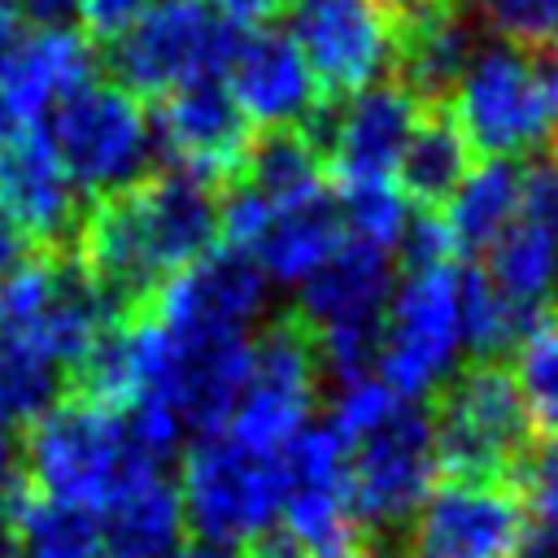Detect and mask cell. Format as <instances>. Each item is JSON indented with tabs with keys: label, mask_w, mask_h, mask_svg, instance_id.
I'll use <instances>...</instances> for the list:
<instances>
[{
	"label": "cell",
	"mask_w": 558,
	"mask_h": 558,
	"mask_svg": "<svg viewBox=\"0 0 558 558\" xmlns=\"http://www.w3.org/2000/svg\"><path fill=\"white\" fill-rule=\"evenodd\" d=\"M222 187L187 170H148L140 183L87 205L74 257L118 318L153 296L218 244Z\"/></svg>",
	"instance_id": "6da1fadb"
},
{
	"label": "cell",
	"mask_w": 558,
	"mask_h": 558,
	"mask_svg": "<svg viewBox=\"0 0 558 558\" xmlns=\"http://www.w3.org/2000/svg\"><path fill=\"white\" fill-rule=\"evenodd\" d=\"M153 466L161 462L135 445L126 414L74 392L39 414L22 445V484L35 497L87 514H100L140 471Z\"/></svg>",
	"instance_id": "7a4b0ae2"
},
{
	"label": "cell",
	"mask_w": 558,
	"mask_h": 558,
	"mask_svg": "<svg viewBox=\"0 0 558 558\" xmlns=\"http://www.w3.org/2000/svg\"><path fill=\"white\" fill-rule=\"evenodd\" d=\"M423 405L436 436V462L453 480L510 484L514 466L536 445L510 362L466 357Z\"/></svg>",
	"instance_id": "3957f363"
},
{
	"label": "cell",
	"mask_w": 558,
	"mask_h": 558,
	"mask_svg": "<svg viewBox=\"0 0 558 558\" xmlns=\"http://www.w3.org/2000/svg\"><path fill=\"white\" fill-rule=\"evenodd\" d=\"M183 523L201 541L248 549L275 532L283 510V453H262L227 427L196 436L183 458Z\"/></svg>",
	"instance_id": "277c9868"
},
{
	"label": "cell",
	"mask_w": 558,
	"mask_h": 558,
	"mask_svg": "<svg viewBox=\"0 0 558 558\" xmlns=\"http://www.w3.org/2000/svg\"><path fill=\"white\" fill-rule=\"evenodd\" d=\"M240 26H231L214 0H153L135 26H126L105 65L131 96H170L192 83H209L227 70Z\"/></svg>",
	"instance_id": "5b68a950"
},
{
	"label": "cell",
	"mask_w": 558,
	"mask_h": 558,
	"mask_svg": "<svg viewBox=\"0 0 558 558\" xmlns=\"http://www.w3.org/2000/svg\"><path fill=\"white\" fill-rule=\"evenodd\" d=\"M44 122L48 144L57 148L70 183L78 187V196H87V205L140 183L153 170L157 140L148 109L118 83L92 78L87 87L65 96Z\"/></svg>",
	"instance_id": "8992f818"
},
{
	"label": "cell",
	"mask_w": 558,
	"mask_h": 558,
	"mask_svg": "<svg viewBox=\"0 0 558 558\" xmlns=\"http://www.w3.org/2000/svg\"><path fill=\"white\" fill-rule=\"evenodd\" d=\"M445 105L462 126L471 153L510 161L519 153L558 144V105L549 100L536 61L519 48H480Z\"/></svg>",
	"instance_id": "52a82bcc"
},
{
	"label": "cell",
	"mask_w": 558,
	"mask_h": 558,
	"mask_svg": "<svg viewBox=\"0 0 558 558\" xmlns=\"http://www.w3.org/2000/svg\"><path fill=\"white\" fill-rule=\"evenodd\" d=\"M458 283H462V266L445 262V266L405 270V283L388 296L375 366L379 379L401 401H427L458 371V349H462Z\"/></svg>",
	"instance_id": "ba28073f"
},
{
	"label": "cell",
	"mask_w": 558,
	"mask_h": 558,
	"mask_svg": "<svg viewBox=\"0 0 558 558\" xmlns=\"http://www.w3.org/2000/svg\"><path fill=\"white\" fill-rule=\"evenodd\" d=\"M323 384V357L314 331L296 310L275 314L266 331L248 344V379L227 432L262 453H283L305 427Z\"/></svg>",
	"instance_id": "9c48e42d"
},
{
	"label": "cell",
	"mask_w": 558,
	"mask_h": 558,
	"mask_svg": "<svg viewBox=\"0 0 558 558\" xmlns=\"http://www.w3.org/2000/svg\"><path fill=\"white\" fill-rule=\"evenodd\" d=\"M436 436L423 401H397L349 445V497L366 532H397L436 484Z\"/></svg>",
	"instance_id": "30bf717a"
},
{
	"label": "cell",
	"mask_w": 558,
	"mask_h": 558,
	"mask_svg": "<svg viewBox=\"0 0 558 558\" xmlns=\"http://www.w3.org/2000/svg\"><path fill=\"white\" fill-rule=\"evenodd\" d=\"M292 39L310 61L327 105L357 96L397 61V13L384 0H283Z\"/></svg>",
	"instance_id": "8fae6325"
},
{
	"label": "cell",
	"mask_w": 558,
	"mask_h": 558,
	"mask_svg": "<svg viewBox=\"0 0 558 558\" xmlns=\"http://www.w3.org/2000/svg\"><path fill=\"white\" fill-rule=\"evenodd\" d=\"M418 109L423 100L405 92L397 78H388L318 113V122L310 126V140L318 144L323 170L340 183V192L392 183L401 148L418 122Z\"/></svg>",
	"instance_id": "7c38bea8"
},
{
	"label": "cell",
	"mask_w": 558,
	"mask_h": 558,
	"mask_svg": "<svg viewBox=\"0 0 558 558\" xmlns=\"http://www.w3.org/2000/svg\"><path fill=\"white\" fill-rule=\"evenodd\" d=\"M523 506L501 480H453L432 484L414 519L405 523L410 558H519Z\"/></svg>",
	"instance_id": "4fadbf2b"
},
{
	"label": "cell",
	"mask_w": 558,
	"mask_h": 558,
	"mask_svg": "<svg viewBox=\"0 0 558 558\" xmlns=\"http://www.w3.org/2000/svg\"><path fill=\"white\" fill-rule=\"evenodd\" d=\"M222 74V87L231 92L240 113L266 131H310L327 109V96L288 31H244Z\"/></svg>",
	"instance_id": "5bb4252c"
},
{
	"label": "cell",
	"mask_w": 558,
	"mask_h": 558,
	"mask_svg": "<svg viewBox=\"0 0 558 558\" xmlns=\"http://www.w3.org/2000/svg\"><path fill=\"white\" fill-rule=\"evenodd\" d=\"M148 122L170 166L214 187H227L240 174L244 153L253 144V122L240 113V105L218 78L161 96Z\"/></svg>",
	"instance_id": "9a60e30c"
},
{
	"label": "cell",
	"mask_w": 558,
	"mask_h": 558,
	"mask_svg": "<svg viewBox=\"0 0 558 558\" xmlns=\"http://www.w3.org/2000/svg\"><path fill=\"white\" fill-rule=\"evenodd\" d=\"M0 201L31 244L44 253H74L87 205L70 183L44 126H22L0 148Z\"/></svg>",
	"instance_id": "2e32d148"
},
{
	"label": "cell",
	"mask_w": 558,
	"mask_h": 558,
	"mask_svg": "<svg viewBox=\"0 0 558 558\" xmlns=\"http://www.w3.org/2000/svg\"><path fill=\"white\" fill-rule=\"evenodd\" d=\"M266 310V275L235 248H214L183 275H174L148 305V314L179 336L240 331Z\"/></svg>",
	"instance_id": "e0dca14e"
},
{
	"label": "cell",
	"mask_w": 558,
	"mask_h": 558,
	"mask_svg": "<svg viewBox=\"0 0 558 558\" xmlns=\"http://www.w3.org/2000/svg\"><path fill=\"white\" fill-rule=\"evenodd\" d=\"M475 17L462 0H432L397 17V61L392 78L423 105H445L466 61L480 52Z\"/></svg>",
	"instance_id": "ac0fdd59"
},
{
	"label": "cell",
	"mask_w": 558,
	"mask_h": 558,
	"mask_svg": "<svg viewBox=\"0 0 558 558\" xmlns=\"http://www.w3.org/2000/svg\"><path fill=\"white\" fill-rule=\"evenodd\" d=\"M96 78V52L87 44V35L70 31V26H57V31H35L4 87H0V100L9 109V118L22 126H44V118L65 100L74 96L78 87H87Z\"/></svg>",
	"instance_id": "d6986e66"
},
{
	"label": "cell",
	"mask_w": 558,
	"mask_h": 558,
	"mask_svg": "<svg viewBox=\"0 0 558 558\" xmlns=\"http://www.w3.org/2000/svg\"><path fill=\"white\" fill-rule=\"evenodd\" d=\"M96 519V558H179L183 549V501L166 466L140 471Z\"/></svg>",
	"instance_id": "ffe728a7"
},
{
	"label": "cell",
	"mask_w": 558,
	"mask_h": 558,
	"mask_svg": "<svg viewBox=\"0 0 558 558\" xmlns=\"http://www.w3.org/2000/svg\"><path fill=\"white\" fill-rule=\"evenodd\" d=\"M340 244H344L340 201L331 192H318L310 201L275 209L266 231L244 257H253L257 270L275 283H305Z\"/></svg>",
	"instance_id": "44dd1931"
},
{
	"label": "cell",
	"mask_w": 558,
	"mask_h": 558,
	"mask_svg": "<svg viewBox=\"0 0 558 558\" xmlns=\"http://www.w3.org/2000/svg\"><path fill=\"white\" fill-rule=\"evenodd\" d=\"M471 174V144L449 105H423L397 161V192L418 214H440Z\"/></svg>",
	"instance_id": "7402d4cb"
},
{
	"label": "cell",
	"mask_w": 558,
	"mask_h": 558,
	"mask_svg": "<svg viewBox=\"0 0 558 558\" xmlns=\"http://www.w3.org/2000/svg\"><path fill=\"white\" fill-rule=\"evenodd\" d=\"M519 201H523V170L501 161V157H484L480 166H471V174L462 179V187L453 192V201L440 209L445 227L453 235L458 253H488L501 231L519 218Z\"/></svg>",
	"instance_id": "603a6c76"
},
{
	"label": "cell",
	"mask_w": 558,
	"mask_h": 558,
	"mask_svg": "<svg viewBox=\"0 0 558 558\" xmlns=\"http://www.w3.org/2000/svg\"><path fill=\"white\" fill-rule=\"evenodd\" d=\"M231 183L248 187L270 209H283V205L327 192V170H323V153L310 140V131H262L253 135L244 166Z\"/></svg>",
	"instance_id": "cb8c5ba5"
},
{
	"label": "cell",
	"mask_w": 558,
	"mask_h": 558,
	"mask_svg": "<svg viewBox=\"0 0 558 558\" xmlns=\"http://www.w3.org/2000/svg\"><path fill=\"white\" fill-rule=\"evenodd\" d=\"M9 523L17 541V558H96L100 519L48 497H35L26 484L9 497Z\"/></svg>",
	"instance_id": "d4e9b609"
},
{
	"label": "cell",
	"mask_w": 558,
	"mask_h": 558,
	"mask_svg": "<svg viewBox=\"0 0 558 558\" xmlns=\"http://www.w3.org/2000/svg\"><path fill=\"white\" fill-rule=\"evenodd\" d=\"M514 384L536 440H558V301H549L514 344Z\"/></svg>",
	"instance_id": "484cf974"
},
{
	"label": "cell",
	"mask_w": 558,
	"mask_h": 558,
	"mask_svg": "<svg viewBox=\"0 0 558 558\" xmlns=\"http://www.w3.org/2000/svg\"><path fill=\"white\" fill-rule=\"evenodd\" d=\"M475 26L527 57L558 48V0H462Z\"/></svg>",
	"instance_id": "4316f807"
},
{
	"label": "cell",
	"mask_w": 558,
	"mask_h": 558,
	"mask_svg": "<svg viewBox=\"0 0 558 558\" xmlns=\"http://www.w3.org/2000/svg\"><path fill=\"white\" fill-rule=\"evenodd\" d=\"M527 527L558 536V440H536L510 475Z\"/></svg>",
	"instance_id": "83f0119b"
},
{
	"label": "cell",
	"mask_w": 558,
	"mask_h": 558,
	"mask_svg": "<svg viewBox=\"0 0 558 558\" xmlns=\"http://www.w3.org/2000/svg\"><path fill=\"white\" fill-rule=\"evenodd\" d=\"M153 0H78V22L92 39H105L113 44L126 26L140 22V13L148 9Z\"/></svg>",
	"instance_id": "f1b7e54d"
},
{
	"label": "cell",
	"mask_w": 558,
	"mask_h": 558,
	"mask_svg": "<svg viewBox=\"0 0 558 558\" xmlns=\"http://www.w3.org/2000/svg\"><path fill=\"white\" fill-rule=\"evenodd\" d=\"M13 13L35 22L39 31H57L70 17H78V0H13Z\"/></svg>",
	"instance_id": "f546056e"
},
{
	"label": "cell",
	"mask_w": 558,
	"mask_h": 558,
	"mask_svg": "<svg viewBox=\"0 0 558 558\" xmlns=\"http://www.w3.org/2000/svg\"><path fill=\"white\" fill-rule=\"evenodd\" d=\"M26 257H35V253H31V240L22 235V227L13 222L9 205L0 201V279H4L9 270H17Z\"/></svg>",
	"instance_id": "4dcf8cb0"
},
{
	"label": "cell",
	"mask_w": 558,
	"mask_h": 558,
	"mask_svg": "<svg viewBox=\"0 0 558 558\" xmlns=\"http://www.w3.org/2000/svg\"><path fill=\"white\" fill-rule=\"evenodd\" d=\"M218 4V13L231 22V26H266V17H275L279 9H283V0H214Z\"/></svg>",
	"instance_id": "1f68e13d"
},
{
	"label": "cell",
	"mask_w": 558,
	"mask_h": 558,
	"mask_svg": "<svg viewBox=\"0 0 558 558\" xmlns=\"http://www.w3.org/2000/svg\"><path fill=\"white\" fill-rule=\"evenodd\" d=\"M22 44H26V31H22V17L9 9V4H0V87H4V78H9V70H13V61H17V52H22Z\"/></svg>",
	"instance_id": "d6a6232c"
},
{
	"label": "cell",
	"mask_w": 558,
	"mask_h": 558,
	"mask_svg": "<svg viewBox=\"0 0 558 558\" xmlns=\"http://www.w3.org/2000/svg\"><path fill=\"white\" fill-rule=\"evenodd\" d=\"M357 558H410V554H405V541L397 532H371L366 545L357 549Z\"/></svg>",
	"instance_id": "836d02e7"
},
{
	"label": "cell",
	"mask_w": 558,
	"mask_h": 558,
	"mask_svg": "<svg viewBox=\"0 0 558 558\" xmlns=\"http://www.w3.org/2000/svg\"><path fill=\"white\" fill-rule=\"evenodd\" d=\"M179 558H244V549H235V545H218V541H183V549H179Z\"/></svg>",
	"instance_id": "e575fe53"
},
{
	"label": "cell",
	"mask_w": 558,
	"mask_h": 558,
	"mask_svg": "<svg viewBox=\"0 0 558 558\" xmlns=\"http://www.w3.org/2000/svg\"><path fill=\"white\" fill-rule=\"evenodd\" d=\"M244 558H296V549L283 541V532H270V536L253 541V545L244 549Z\"/></svg>",
	"instance_id": "d590c367"
},
{
	"label": "cell",
	"mask_w": 558,
	"mask_h": 558,
	"mask_svg": "<svg viewBox=\"0 0 558 558\" xmlns=\"http://www.w3.org/2000/svg\"><path fill=\"white\" fill-rule=\"evenodd\" d=\"M532 61H536V74H541V83H545L549 100L558 105V48H549V52H536Z\"/></svg>",
	"instance_id": "8d00e7d4"
},
{
	"label": "cell",
	"mask_w": 558,
	"mask_h": 558,
	"mask_svg": "<svg viewBox=\"0 0 558 558\" xmlns=\"http://www.w3.org/2000/svg\"><path fill=\"white\" fill-rule=\"evenodd\" d=\"M0 558H17V541H13V523L4 506H0Z\"/></svg>",
	"instance_id": "74e56055"
},
{
	"label": "cell",
	"mask_w": 558,
	"mask_h": 558,
	"mask_svg": "<svg viewBox=\"0 0 558 558\" xmlns=\"http://www.w3.org/2000/svg\"><path fill=\"white\" fill-rule=\"evenodd\" d=\"M384 4H388V9L401 17V13H410V9H423V4H432V0H384Z\"/></svg>",
	"instance_id": "f35d334b"
},
{
	"label": "cell",
	"mask_w": 558,
	"mask_h": 558,
	"mask_svg": "<svg viewBox=\"0 0 558 558\" xmlns=\"http://www.w3.org/2000/svg\"><path fill=\"white\" fill-rule=\"evenodd\" d=\"M0 4H9V9H13V0H0Z\"/></svg>",
	"instance_id": "ab89813d"
},
{
	"label": "cell",
	"mask_w": 558,
	"mask_h": 558,
	"mask_svg": "<svg viewBox=\"0 0 558 558\" xmlns=\"http://www.w3.org/2000/svg\"><path fill=\"white\" fill-rule=\"evenodd\" d=\"M554 148H558V144H554Z\"/></svg>",
	"instance_id": "60d3db41"
}]
</instances>
